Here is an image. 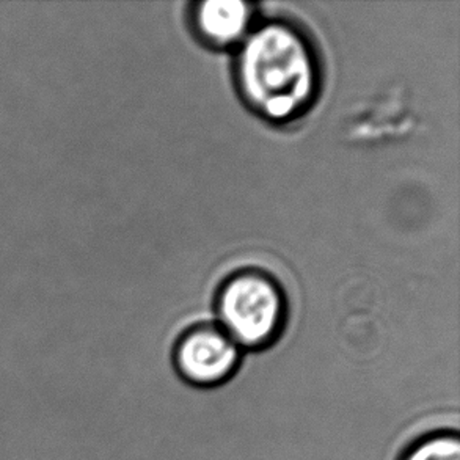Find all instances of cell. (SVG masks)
Returning <instances> with one entry per match:
<instances>
[{"label": "cell", "instance_id": "obj_4", "mask_svg": "<svg viewBox=\"0 0 460 460\" xmlns=\"http://www.w3.org/2000/svg\"><path fill=\"white\" fill-rule=\"evenodd\" d=\"M193 25L212 46H231L247 37L253 16L252 5L241 0H205L195 5Z\"/></svg>", "mask_w": 460, "mask_h": 460}, {"label": "cell", "instance_id": "obj_5", "mask_svg": "<svg viewBox=\"0 0 460 460\" xmlns=\"http://www.w3.org/2000/svg\"><path fill=\"white\" fill-rule=\"evenodd\" d=\"M401 460H460V440L456 432H437L407 449Z\"/></svg>", "mask_w": 460, "mask_h": 460}, {"label": "cell", "instance_id": "obj_1", "mask_svg": "<svg viewBox=\"0 0 460 460\" xmlns=\"http://www.w3.org/2000/svg\"><path fill=\"white\" fill-rule=\"evenodd\" d=\"M234 77L245 104L270 123H289L313 106L321 85L316 50L299 27L262 24L243 38Z\"/></svg>", "mask_w": 460, "mask_h": 460}, {"label": "cell", "instance_id": "obj_2", "mask_svg": "<svg viewBox=\"0 0 460 460\" xmlns=\"http://www.w3.org/2000/svg\"><path fill=\"white\" fill-rule=\"evenodd\" d=\"M217 313L220 329L239 348L261 349L280 335L287 300L274 279L249 270L225 283L218 294Z\"/></svg>", "mask_w": 460, "mask_h": 460}, {"label": "cell", "instance_id": "obj_3", "mask_svg": "<svg viewBox=\"0 0 460 460\" xmlns=\"http://www.w3.org/2000/svg\"><path fill=\"white\" fill-rule=\"evenodd\" d=\"M241 348L214 325L189 330L174 350V365L182 379L197 386L224 384L236 373Z\"/></svg>", "mask_w": 460, "mask_h": 460}]
</instances>
